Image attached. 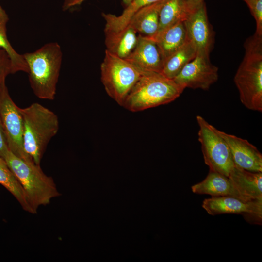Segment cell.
<instances>
[{"label":"cell","instance_id":"cell-1","mask_svg":"<svg viewBox=\"0 0 262 262\" xmlns=\"http://www.w3.org/2000/svg\"><path fill=\"white\" fill-rule=\"evenodd\" d=\"M245 55L234 78L242 103L262 111V35L254 34L244 43Z\"/></svg>","mask_w":262,"mask_h":262},{"label":"cell","instance_id":"cell-2","mask_svg":"<svg viewBox=\"0 0 262 262\" xmlns=\"http://www.w3.org/2000/svg\"><path fill=\"white\" fill-rule=\"evenodd\" d=\"M23 56L28 67L30 84L35 95L41 99L53 100L62 59L60 45L56 42L49 43Z\"/></svg>","mask_w":262,"mask_h":262},{"label":"cell","instance_id":"cell-3","mask_svg":"<svg viewBox=\"0 0 262 262\" xmlns=\"http://www.w3.org/2000/svg\"><path fill=\"white\" fill-rule=\"evenodd\" d=\"M23 120V147L26 154L37 164L41 159L50 140L57 133V115L39 103L20 108Z\"/></svg>","mask_w":262,"mask_h":262},{"label":"cell","instance_id":"cell-4","mask_svg":"<svg viewBox=\"0 0 262 262\" xmlns=\"http://www.w3.org/2000/svg\"><path fill=\"white\" fill-rule=\"evenodd\" d=\"M184 90L161 72H143L122 106L131 112L143 111L175 100Z\"/></svg>","mask_w":262,"mask_h":262},{"label":"cell","instance_id":"cell-5","mask_svg":"<svg viewBox=\"0 0 262 262\" xmlns=\"http://www.w3.org/2000/svg\"><path fill=\"white\" fill-rule=\"evenodd\" d=\"M4 159L22 185L34 214L40 206L61 195L53 178L46 175L40 165L26 162L9 150Z\"/></svg>","mask_w":262,"mask_h":262},{"label":"cell","instance_id":"cell-6","mask_svg":"<svg viewBox=\"0 0 262 262\" xmlns=\"http://www.w3.org/2000/svg\"><path fill=\"white\" fill-rule=\"evenodd\" d=\"M142 72L125 59L105 50L100 65L101 81L107 94L122 106Z\"/></svg>","mask_w":262,"mask_h":262},{"label":"cell","instance_id":"cell-7","mask_svg":"<svg viewBox=\"0 0 262 262\" xmlns=\"http://www.w3.org/2000/svg\"><path fill=\"white\" fill-rule=\"evenodd\" d=\"M196 121L199 127L198 141L209 170L229 177L235 164L227 143L217 129L203 117L197 115Z\"/></svg>","mask_w":262,"mask_h":262},{"label":"cell","instance_id":"cell-8","mask_svg":"<svg viewBox=\"0 0 262 262\" xmlns=\"http://www.w3.org/2000/svg\"><path fill=\"white\" fill-rule=\"evenodd\" d=\"M0 118L9 150L23 160L34 163L23 147V120L20 108L11 98L7 88L0 95Z\"/></svg>","mask_w":262,"mask_h":262},{"label":"cell","instance_id":"cell-9","mask_svg":"<svg viewBox=\"0 0 262 262\" xmlns=\"http://www.w3.org/2000/svg\"><path fill=\"white\" fill-rule=\"evenodd\" d=\"M218 79V68L213 65L210 55L196 53L173 80L183 88L207 90Z\"/></svg>","mask_w":262,"mask_h":262},{"label":"cell","instance_id":"cell-10","mask_svg":"<svg viewBox=\"0 0 262 262\" xmlns=\"http://www.w3.org/2000/svg\"><path fill=\"white\" fill-rule=\"evenodd\" d=\"M212 215L242 214L247 222L262 225V200L245 201L232 196H216L205 199L202 205Z\"/></svg>","mask_w":262,"mask_h":262},{"label":"cell","instance_id":"cell-11","mask_svg":"<svg viewBox=\"0 0 262 262\" xmlns=\"http://www.w3.org/2000/svg\"><path fill=\"white\" fill-rule=\"evenodd\" d=\"M184 22L187 40L196 53L210 55L213 47L214 36L208 20L205 1L193 10Z\"/></svg>","mask_w":262,"mask_h":262},{"label":"cell","instance_id":"cell-12","mask_svg":"<svg viewBox=\"0 0 262 262\" xmlns=\"http://www.w3.org/2000/svg\"><path fill=\"white\" fill-rule=\"evenodd\" d=\"M220 135L227 143L234 164L243 169L262 172V155L246 140L220 131Z\"/></svg>","mask_w":262,"mask_h":262},{"label":"cell","instance_id":"cell-13","mask_svg":"<svg viewBox=\"0 0 262 262\" xmlns=\"http://www.w3.org/2000/svg\"><path fill=\"white\" fill-rule=\"evenodd\" d=\"M125 59L142 73L161 72L163 59L156 42L149 37L139 34L134 49Z\"/></svg>","mask_w":262,"mask_h":262},{"label":"cell","instance_id":"cell-14","mask_svg":"<svg viewBox=\"0 0 262 262\" xmlns=\"http://www.w3.org/2000/svg\"><path fill=\"white\" fill-rule=\"evenodd\" d=\"M245 201L262 200V172L235 165L229 177Z\"/></svg>","mask_w":262,"mask_h":262},{"label":"cell","instance_id":"cell-15","mask_svg":"<svg viewBox=\"0 0 262 262\" xmlns=\"http://www.w3.org/2000/svg\"><path fill=\"white\" fill-rule=\"evenodd\" d=\"M191 189L195 194L212 197L232 196L245 201L228 177L213 171L209 170L206 178L193 185Z\"/></svg>","mask_w":262,"mask_h":262},{"label":"cell","instance_id":"cell-16","mask_svg":"<svg viewBox=\"0 0 262 262\" xmlns=\"http://www.w3.org/2000/svg\"><path fill=\"white\" fill-rule=\"evenodd\" d=\"M104 33L105 50L121 58L129 56L137 42V32L130 24L119 30Z\"/></svg>","mask_w":262,"mask_h":262},{"label":"cell","instance_id":"cell-17","mask_svg":"<svg viewBox=\"0 0 262 262\" xmlns=\"http://www.w3.org/2000/svg\"><path fill=\"white\" fill-rule=\"evenodd\" d=\"M165 1L163 0L140 8L131 17L128 24L139 34L149 37L154 36L159 29L160 11Z\"/></svg>","mask_w":262,"mask_h":262},{"label":"cell","instance_id":"cell-18","mask_svg":"<svg viewBox=\"0 0 262 262\" xmlns=\"http://www.w3.org/2000/svg\"><path fill=\"white\" fill-rule=\"evenodd\" d=\"M184 21L166 28L152 37L158 46L163 61L182 47L187 41Z\"/></svg>","mask_w":262,"mask_h":262},{"label":"cell","instance_id":"cell-19","mask_svg":"<svg viewBox=\"0 0 262 262\" xmlns=\"http://www.w3.org/2000/svg\"><path fill=\"white\" fill-rule=\"evenodd\" d=\"M193 11L186 0H166L160 11L159 29L155 35L177 22L185 21Z\"/></svg>","mask_w":262,"mask_h":262},{"label":"cell","instance_id":"cell-20","mask_svg":"<svg viewBox=\"0 0 262 262\" xmlns=\"http://www.w3.org/2000/svg\"><path fill=\"white\" fill-rule=\"evenodd\" d=\"M196 55V50L187 40L182 47L163 60L161 73L173 79Z\"/></svg>","mask_w":262,"mask_h":262},{"label":"cell","instance_id":"cell-21","mask_svg":"<svg viewBox=\"0 0 262 262\" xmlns=\"http://www.w3.org/2000/svg\"><path fill=\"white\" fill-rule=\"evenodd\" d=\"M0 184L12 194L24 210L34 214L22 185L8 166L4 159L1 157H0Z\"/></svg>","mask_w":262,"mask_h":262},{"label":"cell","instance_id":"cell-22","mask_svg":"<svg viewBox=\"0 0 262 262\" xmlns=\"http://www.w3.org/2000/svg\"><path fill=\"white\" fill-rule=\"evenodd\" d=\"M161 0H132L119 16L102 13V16L105 21L104 32L116 31L122 29L140 8Z\"/></svg>","mask_w":262,"mask_h":262},{"label":"cell","instance_id":"cell-23","mask_svg":"<svg viewBox=\"0 0 262 262\" xmlns=\"http://www.w3.org/2000/svg\"><path fill=\"white\" fill-rule=\"evenodd\" d=\"M8 16L0 5V48L8 54L12 63V74L18 71L28 73V67L23 55L18 53L9 43L6 33V25Z\"/></svg>","mask_w":262,"mask_h":262},{"label":"cell","instance_id":"cell-24","mask_svg":"<svg viewBox=\"0 0 262 262\" xmlns=\"http://www.w3.org/2000/svg\"><path fill=\"white\" fill-rule=\"evenodd\" d=\"M12 73V63L7 52L0 48V95L7 88L5 79Z\"/></svg>","mask_w":262,"mask_h":262},{"label":"cell","instance_id":"cell-25","mask_svg":"<svg viewBox=\"0 0 262 262\" xmlns=\"http://www.w3.org/2000/svg\"><path fill=\"white\" fill-rule=\"evenodd\" d=\"M245 2L256 21L255 33L262 35V0H247Z\"/></svg>","mask_w":262,"mask_h":262},{"label":"cell","instance_id":"cell-26","mask_svg":"<svg viewBox=\"0 0 262 262\" xmlns=\"http://www.w3.org/2000/svg\"><path fill=\"white\" fill-rule=\"evenodd\" d=\"M8 150L9 148L5 134L0 118V157L4 159Z\"/></svg>","mask_w":262,"mask_h":262},{"label":"cell","instance_id":"cell-27","mask_svg":"<svg viewBox=\"0 0 262 262\" xmlns=\"http://www.w3.org/2000/svg\"><path fill=\"white\" fill-rule=\"evenodd\" d=\"M85 0H65L63 5V9L64 11L68 10L69 9L75 6L79 5ZM124 4L127 6L129 5L132 0H122Z\"/></svg>","mask_w":262,"mask_h":262},{"label":"cell","instance_id":"cell-28","mask_svg":"<svg viewBox=\"0 0 262 262\" xmlns=\"http://www.w3.org/2000/svg\"><path fill=\"white\" fill-rule=\"evenodd\" d=\"M186 1L190 8L194 10L204 2V0H186Z\"/></svg>","mask_w":262,"mask_h":262},{"label":"cell","instance_id":"cell-29","mask_svg":"<svg viewBox=\"0 0 262 262\" xmlns=\"http://www.w3.org/2000/svg\"><path fill=\"white\" fill-rule=\"evenodd\" d=\"M245 2H246L247 0H243Z\"/></svg>","mask_w":262,"mask_h":262}]
</instances>
